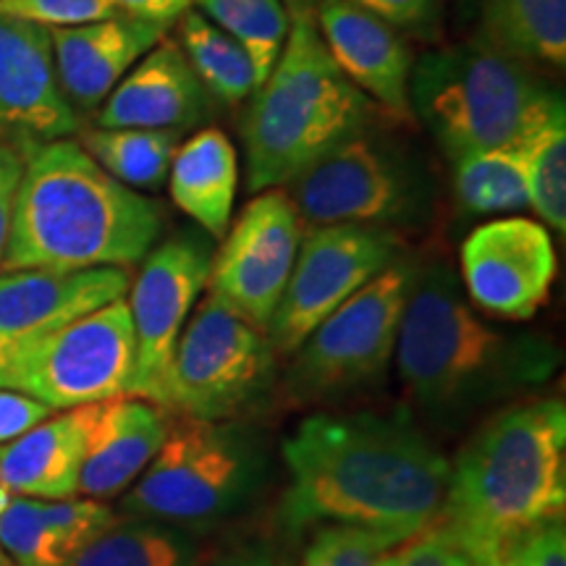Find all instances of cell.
Instances as JSON below:
<instances>
[{"instance_id": "cell-33", "label": "cell", "mask_w": 566, "mask_h": 566, "mask_svg": "<svg viewBox=\"0 0 566 566\" xmlns=\"http://www.w3.org/2000/svg\"><path fill=\"white\" fill-rule=\"evenodd\" d=\"M40 512L48 530L71 558H76L80 551L97 541L116 522L111 506H105L103 501L87 499V495L84 499L40 501Z\"/></svg>"}, {"instance_id": "cell-12", "label": "cell", "mask_w": 566, "mask_h": 566, "mask_svg": "<svg viewBox=\"0 0 566 566\" xmlns=\"http://www.w3.org/2000/svg\"><path fill=\"white\" fill-rule=\"evenodd\" d=\"M212 252L216 239L192 226L163 239L142 260L126 292L134 328L132 396L168 409L176 344L205 292Z\"/></svg>"}, {"instance_id": "cell-3", "label": "cell", "mask_w": 566, "mask_h": 566, "mask_svg": "<svg viewBox=\"0 0 566 566\" xmlns=\"http://www.w3.org/2000/svg\"><path fill=\"white\" fill-rule=\"evenodd\" d=\"M566 405L533 399L493 412L449 462L438 525L495 566L535 530L564 520Z\"/></svg>"}, {"instance_id": "cell-7", "label": "cell", "mask_w": 566, "mask_h": 566, "mask_svg": "<svg viewBox=\"0 0 566 566\" xmlns=\"http://www.w3.org/2000/svg\"><path fill=\"white\" fill-rule=\"evenodd\" d=\"M548 90L525 63L472 40L415 61L409 108L454 163L488 147L514 145Z\"/></svg>"}, {"instance_id": "cell-30", "label": "cell", "mask_w": 566, "mask_h": 566, "mask_svg": "<svg viewBox=\"0 0 566 566\" xmlns=\"http://www.w3.org/2000/svg\"><path fill=\"white\" fill-rule=\"evenodd\" d=\"M192 6L244 48L254 66L258 90L263 87L289 34L286 3L283 0H192Z\"/></svg>"}, {"instance_id": "cell-10", "label": "cell", "mask_w": 566, "mask_h": 566, "mask_svg": "<svg viewBox=\"0 0 566 566\" xmlns=\"http://www.w3.org/2000/svg\"><path fill=\"white\" fill-rule=\"evenodd\" d=\"M279 354L260 328L205 294L184 325L168 378V412L242 420L275 386Z\"/></svg>"}, {"instance_id": "cell-35", "label": "cell", "mask_w": 566, "mask_h": 566, "mask_svg": "<svg viewBox=\"0 0 566 566\" xmlns=\"http://www.w3.org/2000/svg\"><path fill=\"white\" fill-rule=\"evenodd\" d=\"M378 566H478V562L433 522L417 535L396 543Z\"/></svg>"}, {"instance_id": "cell-39", "label": "cell", "mask_w": 566, "mask_h": 566, "mask_svg": "<svg viewBox=\"0 0 566 566\" xmlns=\"http://www.w3.org/2000/svg\"><path fill=\"white\" fill-rule=\"evenodd\" d=\"M51 415V409L30 399V396L11 391V388H0V446L27 433Z\"/></svg>"}, {"instance_id": "cell-2", "label": "cell", "mask_w": 566, "mask_h": 566, "mask_svg": "<svg viewBox=\"0 0 566 566\" xmlns=\"http://www.w3.org/2000/svg\"><path fill=\"white\" fill-rule=\"evenodd\" d=\"M394 359L412 407L443 433L537 391L562 363L551 338L495 328L478 315L441 260L417 265Z\"/></svg>"}, {"instance_id": "cell-5", "label": "cell", "mask_w": 566, "mask_h": 566, "mask_svg": "<svg viewBox=\"0 0 566 566\" xmlns=\"http://www.w3.org/2000/svg\"><path fill=\"white\" fill-rule=\"evenodd\" d=\"M289 34L242 126L247 189L289 187L338 142L373 129L378 105L331 59L315 24V0H283Z\"/></svg>"}, {"instance_id": "cell-26", "label": "cell", "mask_w": 566, "mask_h": 566, "mask_svg": "<svg viewBox=\"0 0 566 566\" xmlns=\"http://www.w3.org/2000/svg\"><path fill=\"white\" fill-rule=\"evenodd\" d=\"M76 142L116 181L137 192H155L168 179V168L181 145V134L132 129V126H116V129L92 126V129H84Z\"/></svg>"}, {"instance_id": "cell-1", "label": "cell", "mask_w": 566, "mask_h": 566, "mask_svg": "<svg viewBox=\"0 0 566 566\" xmlns=\"http://www.w3.org/2000/svg\"><path fill=\"white\" fill-rule=\"evenodd\" d=\"M289 533L344 525L401 543L441 514L449 459L407 409L315 412L283 441Z\"/></svg>"}, {"instance_id": "cell-13", "label": "cell", "mask_w": 566, "mask_h": 566, "mask_svg": "<svg viewBox=\"0 0 566 566\" xmlns=\"http://www.w3.org/2000/svg\"><path fill=\"white\" fill-rule=\"evenodd\" d=\"M134 328L126 296L82 315L45 338L13 367L3 388L66 412L129 394Z\"/></svg>"}, {"instance_id": "cell-18", "label": "cell", "mask_w": 566, "mask_h": 566, "mask_svg": "<svg viewBox=\"0 0 566 566\" xmlns=\"http://www.w3.org/2000/svg\"><path fill=\"white\" fill-rule=\"evenodd\" d=\"M315 24L338 71L396 122H412L409 76L415 55L386 21L349 0H315Z\"/></svg>"}, {"instance_id": "cell-43", "label": "cell", "mask_w": 566, "mask_h": 566, "mask_svg": "<svg viewBox=\"0 0 566 566\" xmlns=\"http://www.w3.org/2000/svg\"><path fill=\"white\" fill-rule=\"evenodd\" d=\"M0 566H13V562H11L9 556H6L3 548H0Z\"/></svg>"}, {"instance_id": "cell-9", "label": "cell", "mask_w": 566, "mask_h": 566, "mask_svg": "<svg viewBox=\"0 0 566 566\" xmlns=\"http://www.w3.org/2000/svg\"><path fill=\"white\" fill-rule=\"evenodd\" d=\"M417 265L399 258L336 307L292 354L286 394L296 405L338 401L384 380Z\"/></svg>"}, {"instance_id": "cell-25", "label": "cell", "mask_w": 566, "mask_h": 566, "mask_svg": "<svg viewBox=\"0 0 566 566\" xmlns=\"http://www.w3.org/2000/svg\"><path fill=\"white\" fill-rule=\"evenodd\" d=\"M525 168L530 208L548 229L566 231V105L562 90L541 97L525 129L516 137Z\"/></svg>"}, {"instance_id": "cell-32", "label": "cell", "mask_w": 566, "mask_h": 566, "mask_svg": "<svg viewBox=\"0 0 566 566\" xmlns=\"http://www.w3.org/2000/svg\"><path fill=\"white\" fill-rule=\"evenodd\" d=\"M396 543L359 527L323 525L310 537L302 566H378Z\"/></svg>"}, {"instance_id": "cell-31", "label": "cell", "mask_w": 566, "mask_h": 566, "mask_svg": "<svg viewBox=\"0 0 566 566\" xmlns=\"http://www.w3.org/2000/svg\"><path fill=\"white\" fill-rule=\"evenodd\" d=\"M0 548L11 558L13 566H71L66 551L59 546L45 520L40 501L13 495L9 509L0 514Z\"/></svg>"}, {"instance_id": "cell-40", "label": "cell", "mask_w": 566, "mask_h": 566, "mask_svg": "<svg viewBox=\"0 0 566 566\" xmlns=\"http://www.w3.org/2000/svg\"><path fill=\"white\" fill-rule=\"evenodd\" d=\"M118 13L137 17L158 24L174 27L184 13L192 9V0H108Z\"/></svg>"}, {"instance_id": "cell-23", "label": "cell", "mask_w": 566, "mask_h": 566, "mask_svg": "<svg viewBox=\"0 0 566 566\" xmlns=\"http://www.w3.org/2000/svg\"><path fill=\"white\" fill-rule=\"evenodd\" d=\"M168 192L197 229L221 242L239 192V155L221 129H200L181 142L168 168Z\"/></svg>"}, {"instance_id": "cell-4", "label": "cell", "mask_w": 566, "mask_h": 566, "mask_svg": "<svg viewBox=\"0 0 566 566\" xmlns=\"http://www.w3.org/2000/svg\"><path fill=\"white\" fill-rule=\"evenodd\" d=\"M160 205L103 171L76 139L27 153L0 273L142 263L160 242Z\"/></svg>"}, {"instance_id": "cell-21", "label": "cell", "mask_w": 566, "mask_h": 566, "mask_svg": "<svg viewBox=\"0 0 566 566\" xmlns=\"http://www.w3.org/2000/svg\"><path fill=\"white\" fill-rule=\"evenodd\" d=\"M168 24L126 13L71 30H51L55 74L71 108L76 113L101 108L134 63L168 38Z\"/></svg>"}, {"instance_id": "cell-24", "label": "cell", "mask_w": 566, "mask_h": 566, "mask_svg": "<svg viewBox=\"0 0 566 566\" xmlns=\"http://www.w3.org/2000/svg\"><path fill=\"white\" fill-rule=\"evenodd\" d=\"M480 45L525 66L564 69L566 0H483Z\"/></svg>"}, {"instance_id": "cell-41", "label": "cell", "mask_w": 566, "mask_h": 566, "mask_svg": "<svg viewBox=\"0 0 566 566\" xmlns=\"http://www.w3.org/2000/svg\"><path fill=\"white\" fill-rule=\"evenodd\" d=\"M216 566H286V564H283L273 551H268L263 546H244V548H233L231 554H226Z\"/></svg>"}, {"instance_id": "cell-6", "label": "cell", "mask_w": 566, "mask_h": 566, "mask_svg": "<svg viewBox=\"0 0 566 566\" xmlns=\"http://www.w3.org/2000/svg\"><path fill=\"white\" fill-rule=\"evenodd\" d=\"M265 470L263 438L250 424L171 412L158 454L134 480L122 509L184 530L216 525L250 504Z\"/></svg>"}, {"instance_id": "cell-36", "label": "cell", "mask_w": 566, "mask_h": 566, "mask_svg": "<svg viewBox=\"0 0 566 566\" xmlns=\"http://www.w3.org/2000/svg\"><path fill=\"white\" fill-rule=\"evenodd\" d=\"M349 3L386 21L396 32L430 34L441 21V0H349Z\"/></svg>"}, {"instance_id": "cell-17", "label": "cell", "mask_w": 566, "mask_h": 566, "mask_svg": "<svg viewBox=\"0 0 566 566\" xmlns=\"http://www.w3.org/2000/svg\"><path fill=\"white\" fill-rule=\"evenodd\" d=\"M76 132L80 113L59 84L51 30L0 17V142L30 153Z\"/></svg>"}, {"instance_id": "cell-29", "label": "cell", "mask_w": 566, "mask_h": 566, "mask_svg": "<svg viewBox=\"0 0 566 566\" xmlns=\"http://www.w3.org/2000/svg\"><path fill=\"white\" fill-rule=\"evenodd\" d=\"M454 166V195L472 216H499L530 208L525 168L516 145L464 155Z\"/></svg>"}, {"instance_id": "cell-38", "label": "cell", "mask_w": 566, "mask_h": 566, "mask_svg": "<svg viewBox=\"0 0 566 566\" xmlns=\"http://www.w3.org/2000/svg\"><path fill=\"white\" fill-rule=\"evenodd\" d=\"M27 153L19 147L0 142V263H3L6 247H9L13 208H17V195L21 174H24Z\"/></svg>"}, {"instance_id": "cell-22", "label": "cell", "mask_w": 566, "mask_h": 566, "mask_svg": "<svg viewBox=\"0 0 566 566\" xmlns=\"http://www.w3.org/2000/svg\"><path fill=\"white\" fill-rule=\"evenodd\" d=\"M84 409L51 415L0 446V485L13 495L63 501L80 493L84 459Z\"/></svg>"}, {"instance_id": "cell-16", "label": "cell", "mask_w": 566, "mask_h": 566, "mask_svg": "<svg viewBox=\"0 0 566 566\" xmlns=\"http://www.w3.org/2000/svg\"><path fill=\"white\" fill-rule=\"evenodd\" d=\"M129 286L126 268L0 273V388L34 346L122 300Z\"/></svg>"}, {"instance_id": "cell-28", "label": "cell", "mask_w": 566, "mask_h": 566, "mask_svg": "<svg viewBox=\"0 0 566 566\" xmlns=\"http://www.w3.org/2000/svg\"><path fill=\"white\" fill-rule=\"evenodd\" d=\"M71 566H197V541L184 527L129 516L113 522Z\"/></svg>"}, {"instance_id": "cell-14", "label": "cell", "mask_w": 566, "mask_h": 566, "mask_svg": "<svg viewBox=\"0 0 566 566\" xmlns=\"http://www.w3.org/2000/svg\"><path fill=\"white\" fill-rule=\"evenodd\" d=\"M302 237V218L292 197L283 189L258 192L212 252L205 289L265 334L292 275Z\"/></svg>"}, {"instance_id": "cell-34", "label": "cell", "mask_w": 566, "mask_h": 566, "mask_svg": "<svg viewBox=\"0 0 566 566\" xmlns=\"http://www.w3.org/2000/svg\"><path fill=\"white\" fill-rule=\"evenodd\" d=\"M108 0H0V17H11L45 30H71L116 17Z\"/></svg>"}, {"instance_id": "cell-15", "label": "cell", "mask_w": 566, "mask_h": 566, "mask_svg": "<svg viewBox=\"0 0 566 566\" xmlns=\"http://www.w3.org/2000/svg\"><path fill=\"white\" fill-rule=\"evenodd\" d=\"M467 300L501 321H533L556 279L551 231L530 218H499L464 239L459 252Z\"/></svg>"}, {"instance_id": "cell-19", "label": "cell", "mask_w": 566, "mask_h": 566, "mask_svg": "<svg viewBox=\"0 0 566 566\" xmlns=\"http://www.w3.org/2000/svg\"><path fill=\"white\" fill-rule=\"evenodd\" d=\"M216 101L205 90L179 40H160L134 63L97 108L95 126L189 132L208 122Z\"/></svg>"}, {"instance_id": "cell-27", "label": "cell", "mask_w": 566, "mask_h": 566, "mask_svg": "<svg viewBox=\"0 0 566 566\" xmlns=\"http://www.w3.org/2000/svg\"><path fill=\"white\" fill-rule=\"evenodd\" d=\"M179 24V45L195 74L216 103L239 105L254 95L258 80L250 55L231 34L212 24L195 6L176 21Z\"/></svg>"}, {"instance_id": "cell-20", "label": "cell", "mask_w": 566, "mask_h": 566, "mask_svg": "<svg viewBox=\"0 0 566 566\" xmlns=\"http://www.w3.org/2000/svg\"><path fill=\"white\" fill-rule=\"evenodd\" d=\"M84 459L80 493L105 501L132 488L168 433L171 412L139 396L124 394L84 405Z\"/></svg>"}, {"instance_id": "cell-42", "label": "cell", "mask_w": 566, "mask_h": 566, "mask_svg": "<svg viewBox=\"0 0 566 566\" xmlns=\"http://www.w3.org/2000/svg\"><path fill=\"white\" fill-rule=\"evenodd\" d=\"M11 499H13V493L9 491V488H6V485H0V514H3L6 509H9Z\"/></svg>"}, {"instance_id": "cell-37", "label": "cell", "mask_w": 566, "mask_h": 566, "mask_svg": "<svg viewBox=\"0 0 566 566\" xmlns=\"http://www.w3.org/2000/svg\"><path fill=\"white\" fill-rule=\"evenodd\" d=\"M495 566H566V527L564 520L535 530L525 541L516 543L506 558Z\"/></svg>"}, {"instance_id": "cell-8", "label": "cell", "mask_w": 566, "mask_h": 566, "mask_svg": "<svg viewBox=\"0 0 566 566\" xmlns=\"http://www.w3.org/2000/svg\"><path fill=\"white\" fill-rule=\"evenodd\" d=\"M286 195L310 226L396 231L430 221L438 187L420 155L373 126L317 158L289 184Z\"/></svg>"}, {"instance_id": "cell-11", "label": "cell", "mask_w": 566, "mask_h": 566, "mask_svg": "<svg viewBox=\"0 0 566 566\" xmlns=\"http://www.w3.org/2000/svg\"><path fill=\"white\" fill-rule=\"evenodd\" d=\"M399 231L375 226H313L302 237L292 275L265 336L279 357L300 344L365 283L405 258Z\"/></svg>"}]
</instances>
